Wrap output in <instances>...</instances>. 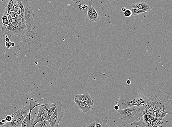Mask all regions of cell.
I'll return each instance as SVG.
<instances>
[{"label":"cell","instance_id":"cell-1","mask_svg":"<svg viewBox=\"0 0 172 127\" xmlns=\"http://www.w3.org/2000/svg\"><path fill=\"white\" fill-rule=\"evenodd\" d=\"M140 93L147 99L145 106L148 108L151 106L156 111L166 114H172V97L169 92H163L160 90L158 84L148 81L144 88H140Z\"/></svg>","mask_w":172,"mask_h":127},{"label":"cell","instance_id":"cell-2","mask_svg":"<svg viewBox=\"0 0 172 127\" xmlns=\"http://www.w3.org/2000/svg\"><path fill=\"white\" fill-rule=\"evenodd\" d=\"M115 102L119 106V109H121L134 106H144L146 104L147 99L140 93H131L125 90V95L116 98Z\"/></svg>","mask_w":172,"mask_h":127},{"label":"cell","instance_id":"cell-3","mask_svg":"<svg viewBox=\"0 0 172 127\" xmlns=\"http://www.w3.org/2000/svg\"><path fill=\"white\" fill-rule=\"evenodd\" d=\"M30 110V104H27L24 107L11 114L12 121L11 122H6L3 126L4 127H21L23 121L28 114Z\"/></svg>","mask_w":172,"mask_h":127},{"label":"cell","instance_id":"cell-4","mask_svg":"<svg viewBox=\"0 0 172 127\" xmlns=\"http://www.w3.org/2000/svg\"><path fill=\"white\" fill-rule=\"evenodd\" d=\"M24 8V18L27 30L28 32L32 31L36 28L34 26L35 17L31 7V2L30 0H23L22 2Z\"/></svg>","mask_w":172,"mask_h":127},{"label":"cell","instance_id":"cell-5","mask_svg":"<svg viewBox=\"0 0 172 127\" xmlns=\"http://www.w3.org/2000/svg\"><path fill=\"white\" fill-rule=\"evenodd\" d=\"M26 42L29 47L34 48L38 51L43 49L44 45L41 38L35 33L28 32L26 38Z\"/></svg>","mask_w":172,"mask_h":127},{"label":"cell","instance_id":"cell-6","mask_svg":"<svg viewBox=\"0 0 172 127\" xmlns=\"http://www.w3.org/2000/svg\"><path fill=\"white\" fill-rule=\"evenodd\" d=\"M56 107L49 121L51 127H59V123L64 117L65 113L61 111L63 104L59 101L56 103Z\"/></svg>","mask_w":172,"mask_h":127},{"label":"cell","instance_id":"cell-7","mask_svg":"<svg viewBox=\"0 0 172 127\" xmlns=\"http://www.w3.org/2000/svg\"><path fill=\"white\" fill-rule=\"evenodd\" d=\"M144 106L138 107L136 109H133L129 112L126 117H124L122 119L125 125L131 124L137 119L142 117Z\"/></svg>","mask_w":172,"mask_h":127},{"label":"cell","instance_id":"cell-8","mask_svg":"<svg viewBox=\"0 0 172 127\" xmlns=\"http://www.w3.org/2000/svg\"><path fill=\"white\" fill-rule=\"evenodd\" d=\"M75 98L86 103L91 110L93 109L94 101L88 93L78 94L75 96Z\"/></svg>","mask_w":172,"mask_h":127},{"label":"cell","instance_id":"cell-9","mask_svg":"<svg viewBox=\"0 0 172 127\" xmlns=\"http://www.w3.org/2000/svg\"><path fill=\"white\" fill-rule=\"evenodd\" d=\"M17 24V23L13 22L10 25L7 27L3 33V34L7 35L11 41H12L13 40L12 36L14 35L15 29L16 28Z\"/></svg>","mask_w":172,"mask_h":127},{"label":"cell","instance_id":"cell-10","mask_svg":"<svg viewBox=\"0 0 172 127\" xmlns=\"http://www.w3.org/2000/svg\"><path fill=\"white\" fill-rule=\"evenodd\" d=\"M129 9L137 8L149 12L152 11L149 5L148 4L144 2H138L133 3L129 7Z\"/></svg>","mask_w":172,"mask_h":127},{"label":"cell","instance_id":"cell-11","mask_svg":"<svg viewBox=\"0 0 172 127\" xmlns=\"http://www.w3.org/2000/svg\"><path fill=\"white\" fill-rule=\"evenodd\" d=\"M75 103L78 106V108L84 113H86L88 112L91 110L88 107L87 104L84 102L74 98Z\"/></svg>","mask_w":172,"mask_h":127},{"label":"cell","instance_id":"cell-12","mask_svg":"<svg viewBox=\"0 0 172 127\" xmlns=\"http://www.w3.org/2000/svg\"><path fill=\"white\" fill-rule=\"evenodd\" d=\"M138 107L134 106L125 109H119L117 111L116 113V116L118 117L119 119H122L124 117H126L129 112L133 109H136L138 108Z\"/></svg>","mask_w":172,"mask_h":127},{"label":"cell","instance_id":"cell-13","mask_svg":"<svg viewBox=\"0 0 172 127\" xmlns=\"http://www.w3.org/2000/svg\"><path fill=\"white\" fill-rule=\"evenodd\" d=\"M94 121L96 122V127H109L107 125L109 120H108L106 116L104 118H95Z\"/></svg>","mask_w":172,"mask_h":127},{"label":"cell","instance_id":"cell-14","mask_svg":"<svg viewBox=\"0 0 172 127\" xmlns=\"http://www.w3.org/2000/svg\"><path fill=\"white\" fill-rule=\"evenodd\" d=\"M38 109V113L35 119H37L41 115L47 113L49 108V103H47L39 106Z\"/></svg>","mask_w":172,"mask_h":127},{"label":"cell","instance_id":"cell-15","mask_svg":"<svg viewBox=\"0 0 172 127\" xmlns=\"http://www.w3.org/2000/svg\"><path fill=\"white\" fill-rule=\"evenodd\" d=\"M50 107L47 112V118L46 120L49 121L50 117L53 115L54 112H55L56 107V103H49Z\"/></svg>","mask_w":172,"mask_h":127},{"label":"cell","instance_id":"cell-16","mask_svg":"<svg viewBox=\"0 0 172 127\" xmlns=\"http://www.w3.org/2000/svg\"><path fill=\"white\" fill-rule=\"evenodd\" d=\"M92 2L90 1L89 5L87 7V16L89 20L91 21H93V17H92Z\"/></svg>","mask_w":172,"mask_h":127},{"label":"cell","instance_id":"cell-17","mask_svg":"<svg viewBox=\"0 0 172 127\" xmlns=\"http://www.w3.org/2000/svg\"><path fill=\"white\" fill-rule=\"evenodd\" d=\"M34 127H51L49 121L44 120L37 123Z\"/></svg>","mask_w":172,"mask_h":127},{"label":"cell","instance_id":"cell-18","mask_svg":"<svg viewBox=\"0 0 172 127\" xmlns=\"http://www.w3.org/2000/svg\"><path fill=\"white\" fill-rule=\"evenodd\" d=\"M28 101L30 102V108L32 109H34L36 107L39 106L43 105L42 104H40L37 102L34 99L32 98H29L28 99Z\"/></svg>","mask_w":172,"mask_h":127},{"label":"cell","instance_id":"cell-19","mask_svg":"<svg viewBox=\"0 0 172 127\" xmlns=\"http://www.w3.org/2000/svg\"><path fill=\"white\" fill-rule=\"evenodd\" d=\"M17 3L18 4L19 7H20V14L21 17H22L23 22L24 23H25V20L24 18V5H23L22 2H17Z\"/></svg>","mask_w":172,"mask_h":127},{"label":"cell","instance_id":"cell-20","mask_svg":"<svg viewBox=\"0 0 172 127\" xmlns=\"http://www.w3.org/2000/svg\"><path fill=\"white\" fill-rule=\"evenodd\" d=\"M130 9L131 11V13H132L131 16H137V15L141 14H142V13L146 12V11L137 8H133Z\"/></svg>","mask_w":172,"mask_h":127},{"label":"cell","instance_id":"cell-21","mask_svg":"<svg viewBox=\"0 0 172 127\" xmlns=\"http://www.w3.org/2000/svg\"><path fill=\"white\" fill-rule=\"evenodd\" d=\"M16 2V0H9L7 5L6 7V9L8 11L9 14L13 6Z\"/></svg>","mask_w":172,"mask_h":127},{"label":"cell","instance_id":"cell-22","mask_svg":"<svg viewBox=\"0 0 172 127\" xmlns=\"http://www.w3.org/2000/svg\"><path fill=\"white\" fill-rule=\"evenodd\" d=\"M47 113L41 115V116H40L39 118H38L37 119H35V120L33 122V126L34 127L37 123L41 122V121H43L44 120H46V118H47Z\"/></svg>","mask_w":172,"mask_h":127},{"label":"cell","instance_id":"cell-23","mask_svg":"<svg viewBox=\"0 0 172 127\" xmlns=\"http://www.w3.org/2000/svg\"><path fill=\"white\" fill-rule=\"evenodd\" d=\"M11 11H14L17 14H20V7H19V5L17 3V2L16 3H15L14 5L13 6L12 8H11Z\"/></svg>","mask_w":172,"mask_h":127},{"label":"cell","instance_id":"cell-24","mask_svg":"<svg viewBox=\"0 0 172 127\" xmlns=\"http://www.w3.org/2000/svg\"><path fill=\"white\" fill-rule=\"evenodd\" d=\"M16 13H15L14 11H11L8 15L7 17L9 20L12 21L13 22H14L15 18H16Z\"/></svg>","mask_w":172,"mask_h":127},{"label":"cell","instance_id":"cell-25","mask_svg":"<svg viewBox=\"0 0 172 127\" xmlns=\"http://www.w3.org/2000/svg\"><path fill=\"white\" fill-rule=\"evenodd\" d=\"M92 17H93V21L92 22H97L98 20L99 16H98V13L95 10L94 8V7H92Z\"/></svg>","mask_w":172,"mask_h":127},{"label":"cell","instance_id":"cell-26","mask_svg":"<svg viewBox=\"0 0 172 127\" xmlns=\"http://www.w3.org/2000/svg\"><path fill=\"white\" fill-rule=\"evenodd\" d=\"M14 22L18 23L25 24L23 22L22 19V17H21L20 16V14H16V18H15V20Z\"/></svg>","mask_w":172,"mask_h":127},{"label":"cell","instance_id":"cell-27","mask_svg":"<svg viewBox=\"0 0 172 127\" xmlns=\"http://www.w3.org/2000/svg\"><path fill=\"white\" fill-rule=\"evenodd\" d=\"M2 119H5L7 122H11L13 120V118L11 115H4Z\"/></svg>","mask_w":172,"mask_h":127},{"label":"cell","instance_id":"cell-28","mask_svg":"<svg viewBox=\"0 0 172 127\" xmlns=\"http://www.w3.org/2000/svg\"><path fill=\"white\" fill-rule=\"evenodd\" d=\"M124 15L125 17H129L131 16L132 13L130 9H127L124 12H123Z\"/></svg>","mask_w":172,"mask_h":127},{"label":"cell","instance_id":"cell-29","mask_svg":"<svg viewBox=\"0 0 172 127\" xmlns=\"http://www.w3.org/2000/svg\"><path fill=\"white\" fill-rule=\"evenodd\" d=\"M11 43L12 42L11 41L6 42L5 44V47L8 49H10L11 47Z\"/></svg>","mask_w":172,"mask_h":127},{"label":"cell","instance_id":"cell-30","mask_svg":"<svg viewBox=\"0 0 172 127\" xmlns=\"http://www.w3.org/2000/svg\"><path fill=\"white\" fill-rule=\"evenodd\" d=\"M86 127H96V122L94 121L93 122H91L90 124H89Z\"/></svg>","mask_w":172,"mask_h":127},{"label":"cell","instance_id":"cell-31","mask_svg":"<svg viewBox=\"0 0 172 127\" xmlns=\"http://www.w3.org/2000/svg\"><path fill=\"white\" fill-rule=\"evenodd\" d=\"M83 1H84V0H71V1L73 2L76 3H80Z\"/></svg>","mask_w":172,"mask_h":127},{"label":"cell","instance_id":"cell-32","mask_svg":"<svg viewBox=\"0 0 172 127\" xmlns=\"http://www.w3.org/2000/svg\"><path fill=\"white\" fill-rule=\"evenodd\" d=\"M114 109L116 111H117L119 110V107L118 105L116 104V105L114 106Z\"/></svg>","mask_w":172,"mask_h":127},{"label":"cell","instance_id":"cell-33","mask_svg":"<svg viewBox=\"0 0 172 127\" xmlns=\"http://www.w3.org/2000/svg\"><path fill=\"white\" fill-rule=\"evenodd\" d=\"M127 9L125 7H121V11H122L123 12H124Z\"/></svg>","mask_w":172,"mask_h":127},{"label":"cell","instance_id":"cell-34","mask_svg":"<svg viewBox=\"0 0 172 127\" xmlns=\"http://www.w3.org/2000/svg\"><path fill=\"white\" fill-rule=\"evenodd\" d=\"M125 83L127 84H128V86H129V84L131 83V82L130 80H128L126 81V82Z\"/></svg>","mask_w":172,"mask_h":127},{"label":"cell","instance_id":"cell-35","mask_svg":"<svg viewBox=\"0 0 172 127\" xmlns=\"http://www.w3.org/2000/svg\"><path fill=\"white\" fill-rule=\"evenodd\" d=\"M3 38L4 39H5V38H8V36H7V35L6 34H4L3 35Z\"/></svg>","mask_w":172,"mask_h":127},{"label":"cell","instance_id":"cell-36","mask_svg":"<svg viewBox=\"0 0 172 127\" xmlns=\"http://www.w3.org/2000/svg\"><path fill=\"white\" fill-rule=\"evenodd\" d=\"M5 123H3L2 122V121H1V122H0V127L3 126V125H5Z\"/></svg>","mask_w":172,"mask_h":127},{"label":"cell","instance_id":"cell-37","mask_svg":"<svg viewBox=\"0 0 172 127\" xmlns=\"http://www.w3.org/2000/svg\"><path fill=\"white\" fill-rule=\"evenodd\" d=\"M5 42H7V41H10V39L9 38H5Z\"/></svg>","mask_w":172,"mask_h":127},{"label":"cell","instance_id":"cell-38","mask_svg":"<svg viewBox=\"0 0 172 127\" xmlns=\"http://www.w3.org/2000/svg\"><path fill=\"white\" fill-rule=\"evenodd\" d=\"M15 45V44L14 43V42H12V43H11V47H14Z\"/></svg>","mask_w":172,"mask_h":127},{"label":"cell","instance_id":"cell-39","mask_svg":"<svg viewBox=\"0 0 172 127\" xmlns=\"http://www.w3.org/2000/svg\"><path fill=\"white\" fill-rule=\"evenodd\" d=\"M16 1L17 2H22L23 1V0H16Z\"/></svg>","mask_w":172,"mask_h":127},{"label":"cell","instance_id":"cell-40","mask_svg":"<svg viewBox=\"0 0 172 127\" xmlns=\"http://www.w3.org/2000/svg\"><path fill=\"white\" fill-rule=\"evenodd\" d=\"M155 127V126H154V127Z\"/></svg>","mask_w":172,"mask_h":127}]
</instances>
